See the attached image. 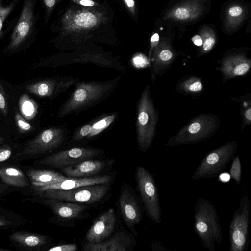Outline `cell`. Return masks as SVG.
Masks as SVG:
<instances>
[{"label": "cell", "mask_w": 251, "mask_h": 251, "mask_svg": "<svg viewBox=\"0 0 251 251\" xmlns=\"http://www.w3.org/2000/svg\"><path fill=\"white\" fill-rule=\"evenodd\" d=\"M119 77L104 82L76 83V87L70 98L60 107L58 116L63 117L81 112L104 100L115 88Z\"/></svg>", "instance_id": "obj_1"}, {"label": "cell", "mask_w": 251, "mask_h": 251, "mask_svg": "<svg viewBox=\"0 0 251 251\" xmlns=\"http://www.w3.org/2000/svg\"><path fill=\"white\" fill-rule=\"evenodd\" d=\"M194 228L204 248L215 251V244L222 240V229L216 209L203 198L197 199L195 205Z\"/></svg>", "instance_id": "obj_2"}, {"label": "cell", "mask_w": 251, "mask_h": 251, "mask_svg": "<svg viewBox=\"0 0 251 251\" xmlns=\"http://www.w3.org/2000/svg\"><path fill=\"white\" fill-rule=\"evenodd\" d=\"M251 205L248 194L242 196L229 226L230 251H247L249 246Z\"/></svg>", "instance_id": "obj_3"}, {"label": "cell", "mask_w": 251, "mask_h": 251, "mask_svg": "<svg viewBox=\"0 0 251 251\" xmlns=\"http://www.w3.org/2000/svg\"><path fill=\"white\" fill-rule=\"evenodd\" d=\"M36 2L37 0H24L19 16L6 47L7 51L16 50L38 33L36 24L39 16L35 11Z\"/></svg>", "instance_id": "obj_4"}, {"label": "cell", "mask_w": 251, "mask_h": 251, "mask_svg": "<svg viewBox=\"0 0 251 251\" xmlns=\"http://www.w3.org/2000/svg\"><path fill=\"white\" fill-rule=\"evenodd\" d=\"M137 188L148 217L153 222L161 221V209L158 188L153 175L142 166L136 169Z\"/></svg>", "instance_id": "obj_5"}, {"label": "cell", "mask_w": 251, "mask_h": 251, "mask_svg": "<svg viewBox=\"0 0 251 251\" xmlns=\"http://www.w3.org/2000/svg\"><path fill=\"white\" fill-rule=\"evenodd\" d=\"M104 20V15L90 8L70 9L61 21V31L65 35L78 34L98 27Z\"/></svg>", "instance_id": "obj_6"}, {"label": "cell", "mask_w": 251, "mask_h": 251, "mask_svg": "<svg viewBox=\"0 0 251 251\" xmlns=\"http://www.w3.org/2000/svg\"><path fill=\"white\" fill-rule=\"evenodd\" d=\"M235 147L227 145L207 154L196 168L192 179L212 178L220 175L232 159Z\"/></svg>", "instance_id": "obj_7"}, {"label": "cell", "mask_w": 251, "mask_h": 251, "mask_svg": "<svg viewBox=\"0 0 251 251\" xmlns=\"http://www.w3.org/2000/svg\"><path fill=\"white\" fill-rule=\"evenodd\" d=\"M107 190V184H98L65 190L50 189L38 193L41 197L46 199L76 203H93L100 200L106 194Z\"/></svg>", "instance_id": "obj_8"}, {"label": "cell", "mask_w": 251, "mask_h": 251, "mask_svg": "<svg viewBox=\"0 0 251 251\" xmlns=\"http://www.w3.org/2000/svg\"><path fill=\"white\" fill-rule=\"evenodd\" d=\"M65 138V132L61 128L46 129L29 141L20 155L33 156L47 153L60 146Z\"/></svg>", "instance_id": "obj_9"}, {"label": "cell", "mask_w": 251, "mask_h": 251, "mask_svg": "<svg viewBox=\"0 0 251 251\" xmlns=\"http://www.w3.org/2000/svg\"><path fill=\"white\" fill-rule=\"evenodd\" d=\"M100 153V151L95 148L74 147L50 155L39 163L51 167L63 168L95 157Z\"/></svg>", "instance_id": "obj_10"}, {"label": "cell", "mask_w": 251, "mask_h": 251, "mask_svg": "<svg viewBox=\"0 0 251 251\" xmlns=\"http://www.w3.org/2000/svg\"><path fill=\"white\" fill-rule=\"evenodd\" d=\"M76 82L73 77H61L38 81L27 85L25 88L29 92L38 97H51L66 91Z\"/></svg>", "instance_id": "obj_11"}, {"label": "cell", "mask_w": 251, "mask_h": 251, "mask_svg": "<svg viewBox=\"0 0 251 251\" xmlns=\"http://www.w3.org/2000/svg\"><path fill=\"white\" fill-rule=\"evenodd\" d=\"M116 221L114 210L112 208L108 209L94 222L86 234V240L91 243L102 242L112 233Z\"/></svg>", "instance_id": "obj_12"}, {"label": "cell", "mask_w": 251, "mask_h": 251, "mask_svg": "<svg viewBox=\"0 0 251 251\" xmlns=\"http://www.w3.org/2000/svg\"><path fill=\"white\" fill-rule=\"evenodd\" d=\"M111 180V176L103 175L93 177L68 178L53 182L44 186L33 187L37 192L50 189L70 190L83 186L98 184H108Z\"/></svg>", "instance_id": "obj_13"}, {"label": "cell", "mask_w": 251, "mask_h": 251, "mask_svg": "<svg viewBox=\"0 0 251 251\" xmlns=\"http://www.w3.org/2000/svg\"><path fill=\"white\" fill-rule=\"evenodd\" d=\"M120 206L122 216L130 227L138 224L142 217V211L134 195L127 188H123L120 197Z\"/></svg>", "instance_id": "obj_14"}, {"label": "cell", "mask_w": 251, "mask_h": 251, "mask_svg": "<svg viewBox=\"0 0 251 251\" xmlns=\"http://www.w3.org/2000/svg\"><path fill=\"white\" fill-rule=\"evenodd\" d=\"M203 9L202 5L198 1L187 0L173 7L167 13L165 18L175 21H188L197 18Z\"/></svg>", "instance_id": "obj_15"}, {"label": "cell", "mask_w": 251, "mask_h": 251, "mask_svg": "<svg viewBox=\"0 0 251 251\" xmlns=\"http://www.w3.org/2000/svg\"><path fill=\"white\" fill-rule=\"evenodd\" d=\"M130 238L124 232L116 233L109 240L98 243H88L83 247L85 251H127Z\"/></svg>", "instance_id": "obj_16"}, {"label": "cell", "mask_w": 251, "mask_h": 251, "mask_svg": "<svg viewBox=\"0 0 251 251\" xmlns=\"http://www.w3.org/2000/svg\"><path fill=\"white\" fill-rule=\"evenodd\" d=\"M105 166V163L103 161L86 160L76 164L61 168V171L68 178H81L98 173Z\"/></svg>", "instance_id": "obj_17"}, {"label": "cell", "mask_w": 251, "mask_h": 251, "mask_svg": "<svg viewBox=\"0 0 251 251\" xmlns=\"http://www.w3.org/2000/svg\"><path fill=\"white\" fill-rule=\"evenodd\" d=\"M46 203L52 209L54 213L65 220L77 218L87 208L86 205L76 202H63L52 199H47Z\"/></svg>", "instance_id": "obj_18"}, {"label": "cell", "mask_w": 251, "mask_h": 251, "mask_svg": "<svg viewBox=\"0 0 251 251\" xmlns=\"http://www.w3.org/2000/svg\"><path fill=\"white\" fill-rule=\"evenodd\" d=\"M115 114L105 116L93 124L83 125L74 133L73 139L78 141L83 138H90L99 135L107 128L114 121Z\"/></svg>", "instance_id": "obj_19"}, {"label": "cell", "mask_w": 251, "mask_h": 251, "mask_svg": "<svg viewBox=\"0 0 251 251\" xmlns=\"http://www.w3.org/2000/svg\"><path fill=\"white\" fill-rule=\"evenodd\" d=\"M33 187H40L67 177L51 170L30 169L27 172Z\"/></svg>", "instance_id": "obj_20"}, {"label": "cell", "mask_w": 251, "mask_h": 251, "mask_svg": "<svg viewBox=\"0 0 251 251\" xmlns=\"http://www.w3.org/2000/svg\"><path fill=\"white\" fill-rule=\"evenodd\" d=\"M0 177L6 184L18 187L28 185V180L23 172L13 167L0 168Z\"/></svg>", "instance_id": "obj_21"}, {"label": "cell", "mask_w": 251, "mask_h": 251, "mask_svg": "<svg viewBox=\"0 0 251 251\" xmlns=\"http://www.w3.org/2000/svg\"><path fill=\"white\" fill-rule=\"evenodd\" d=\"M10 238L19 245L30 248L40 247L47 242L45 236L27 232H15L10 235Z\"/></svg>", "instance_id": "obj_22"}, {"label": "cell", "mask_w": 251, "mask_h": 251, "mask_svg": "<svg viewBox=\"0 0 251 251\" xmlns=\"http://www.w3.org/2000/svg\"><path fill=\"white\" fill-rule=\"evenodd\" d=\"M20 114L26 120L33 119L38 113V105L37 103L26 94H22L19 100Z\"/></svg>", "instance_id": "obj_23"}, {"label": "cell", "mask_w": 251, "mask_h": 251, "mask_svg": "<svg viewBox=\"0 0 251 251\" xmlns=\"http://www.w3.org/2000/svg\"><path fill=\"white\" fill-rule=\"evenodd\" d=\"M20 1L21 0H0V39L4 36L6 32L3 29L5 21L14 11Z\"/></svg>", "instance_id": "obj_24"}, {"label": "cell", "mask_w": 251, "mask_h": 251, "mask_svg": "<svg viewBox=\"0 0 251 251\" xmlns=\"http://www.w3.org/2000/svg\"><path fill=\"white\" fill-rule=\"evenodd\" d=\"M244 13L243 8L240 5H233L230 7L227 12L228 24L231 26L236 25L243 18Z\"/></svg>", "instance_id": "obj_25"}, {"label": "cell", "mask_w": 251, "mask_h": 251, "mask_svg": "<svg viewBox=\"0 0 251 251\" xmlns=\"http://www.w3.org/2000/svg\"><path fill=\"white\" fill-rule=\"evenodd\" d=\"M241 164L238 156H236L233 160L230 169V175L237 185L240 184L241 180Z\"/></svg>", "instance_id": "obj_26"}, {"label": "cell", "mask_w": 251, "mask_h": 251, "mask_svg": "<svg viewBox=\"0 0 251 251\" xmlns=\"http://www.w3.org/2000/svg\"><path fill=\"white\" fill-rule=\"evenodd\" d=\"M15 120L20 133L28 132L33 129L32 126L22 116L20 113L18 112L15 113Z\"/></svg>", "instance_id": "obj_27"}, {"label": "cell", "mask_w": 251, "mask_h": 251, "mask_svg": "<svg viewBox=\"0 0 251 251\" xmlns=\"http://www.w3.org/2000/svg\"><path fill=\"white\" fill-rule=\"evenodd\" d=\"M203 34V48L205 51H209L215 43V38L210 30H204L201 32Z\"/></svg>", "instance_id": "obj_28"}, {"label": "cell", "mask_w": 251, "mask_h": 251, "mask_svg": "<svg viewBox=\"0 0 251 251\" xmlns=\"http://www.w3.org/2000/svg\"><path fill=\"white\" fill-rule=\"evenodd\" d=\"M8 102L4 89L0 82V112L6 116L8 113Z\"/></svg>", "instance_id": "obj_29"}, {"label": "cell", "mask_w": 251, "mask_h": 251, "mask_svg": "<svg viewBox=\"0 0 251 251\" xmlns=\"http://www.w3.org/2000/svg\"><path fill=\"white\" fill-rule=\"evenodd\" d=\"M12 153V149L7 145L5 144L0 146V162H4L8 159Z\"/></svg>", "instance_id": "obj_30"}, {"label": "cell", "mask_w": 251, "mask_h": 251, "mask_svg": "<svg viewBox=\"0 0 251 251\" xmlns=\"http://www.w3.org/2000/svg\"><path fill=\"white\" fill-rule=\"evenodd\" d=\"M77 249V246L75 244H68L53 247L48 251H75Z\"/></svg>", "instance_id": "obj_31"}, {"label": "cell", "mask_w": 251, "mask_h": 251, "mask_svg": "<svg viewBox=\"0 0 251 251\" xmlns=\"http://www.w3.org/2000/svg\"><path fill=\"white\" fill-rule=\"evenodd\" d=\"M73 2L82 6L88 7H92L98 5L97 3L92 0H73Z\"/></svg>", "instance_id": "obj_32"}, {"label": "cell", "mask_w": 251, "mask_h": 251, "mask_svg": "<svg viewBox=\"0 0 251 251\" xmlns=\"http://www.w3.org/2000/svg\"><path fill=\"white\" fill-rule=\"evenodd\" d=\"M249 69V66L246 63L241 64L234 69V73L237 75H241L246 73Z\"/></svg>", "instance_id": "obj_33"}, {"label": "cell", "mask_w": 251, "mask_h": 251, "mask_svg": "<svg viewBox=\"0 0 251 251\" xmlns=\"http://www.w3.org/2000/svg\"><path fill=\"white\" fill-rule=\"evenodd\" d=\"M123 1L131 14L134 15L136 8L134 0H123Z\"/></svg>", "instance_id": "obj_34"}, {"label": "cell", "mask_w": 251, "mask_h": 251, "mask_svg": "<svg viewBox=\"0 0 251 251\" xmlns=\"http://www.w3.org/2000/svg\"><path fill=\"white\" fill-rule=\"evenodd\" d=\"M172 53L168 50H163L160 53V58L163 61L169 60L172 57Z\"/></svg>", "instance_id": "obj_35"}, {"label": "cell", "mask_w": 251, "mask_h": 251, "mask_svg": "<svg viewBox=\"0 0 251 251\" xmlns=\"http://www.w3.org/2000/svg\"><path fill=\"white\" fill-rule=\"evenodd\" d=\"M201 126L198 123H194L189 127L188 131L191 134L197 133L200 129Z\"/></svg>", "instance_id": "obj_36"}, {"label": "cell", "mask_w": 251, "mask_h": 251, "mask_svg": "<svg viewBox=\"0 0 251 251\" xmlns=\"http://www.w3.org/2000/svg\"><path fill=\"white\" fill-rule=\"evenodd\" d=\"M202 87L201 83L199 81H197L190 85L189 89L191 91L197 92L201 90Z\"/></svg>", "instance_id": "obj_37"}, {"label": "cell", "mask_w": 251, "mask_h": 251, "mask_svg": "<svg viewBox=\"0 0 251 251\" xmlns=\"http://www.w3.org/2000/svg\"><path fill=\"white\" fill-rule=\"evenodd\" d=\"M193 43L198 46H201L203 44V40L201 37L199 35H195L192 38Z\"/></svg>", "instance_id": "obj_38"}, {"label": "cell", "mask_w": 251, "mask_h": 251, "mask_svg": "<svg viewBox=\"0 0 251 251\" xmlns=\"http://www.w3.org/2000/svg\"><path fill=\"white\" fill-rule=\"evenodd\" d=\"M134 60V63L138 65L144 64L145 61H146L142 56H136Z\"/></svg>", "instance_id": "obj_39"}, {"label": "cell", "mask_w": 251, "mask_h": 251, "mask_svg": "<svg viewBox=\"0 0 251 251\" xmlns=\"http://www.w3.org/2000/svg\"><path fill=\"white\" fill-rule=\"evenodd\" d=\"M159 35L158 33H154L151 38V42L152 46L154 43H157L159 41Z\"/></svg>", "instance_id": "obj_40"}, {"label": "cell", "mask_w": 251, "mask_h": 251, "mask_svg": "<svg viewBox=\"0 0 251 251\" xmlns=\"http://www.w3.org/2000/svg\"><path fill=\"white\" fill-rule=\"evenodd\" d=\"M229 176L228 174H222L220 176L221 181L226 182L229 180Z\"/></svg>", "instance_id": "obj_41"}, {"label": "cell", "mask_w": 251, "mask_h": 251, "mask_svg": "<svg viewBox=\"0 0 251 251\" xmlns=\"http://www.w3.org/2000/svg\"><path fill=\"white\" fill-rule=\"evenodd\" d=\"M245 116L246 118H247L248 120H251V108H249L246 111Z\"/></svg>", "instance_id": "obj_42"}, {"label": "cell", "mask_w": 251, "mask_h": 251, "mask_svg": "<svg viewBox=\"0 0 251 251\" xmlns=\"http://www.w3.org/2000/svg\"><path fill=\"white\" fill-rule=\"evenodd\" d=\"M11 223L10 222L4 220L0 219V226H6Z\"/></svg>", "instance_id": "obj_43"}, {"label": "cell", "mask_w": 251, "mask_h": 251, "mask_svg": "<svg viewBox=\"0 0 251 251\" xmlns=\"http://www.w3.org/2000/svg\"><path fill=\"white\" fill-rule=\"evenodd\" d=\"M5 188L4 186L0 183V194L5 190Z\"/></svg>", "instance_id": "obj_44"}, {"label": "cell", "mask_w": 251, "mask_h": 251, "mask_svg": "<svg viewBox=\"0 0 251 251\" xmlns=\"http://www.w3.org/2000/svg\"><path fill=\"white\" fill-rule=\"evenodd\" d=\"M4 142V139L3 137L0 136V144L3 143Z\"/></svg>", "instance_id": "obj_45"}, {"label": "cell", "mask_w": 251, "mask_h": 251, "mask_svg": "<svg viewBox=\"0 0 251 251\" xmlns=\"http://www.w3.org/2000/svg\"><path fill=\"white\" fill-rule=\"evenodd\" d=\"M10 251V250L6 249H3L0 248V251Z\"/></svg>", "instance_id": "obj_46"}]
</instances>
